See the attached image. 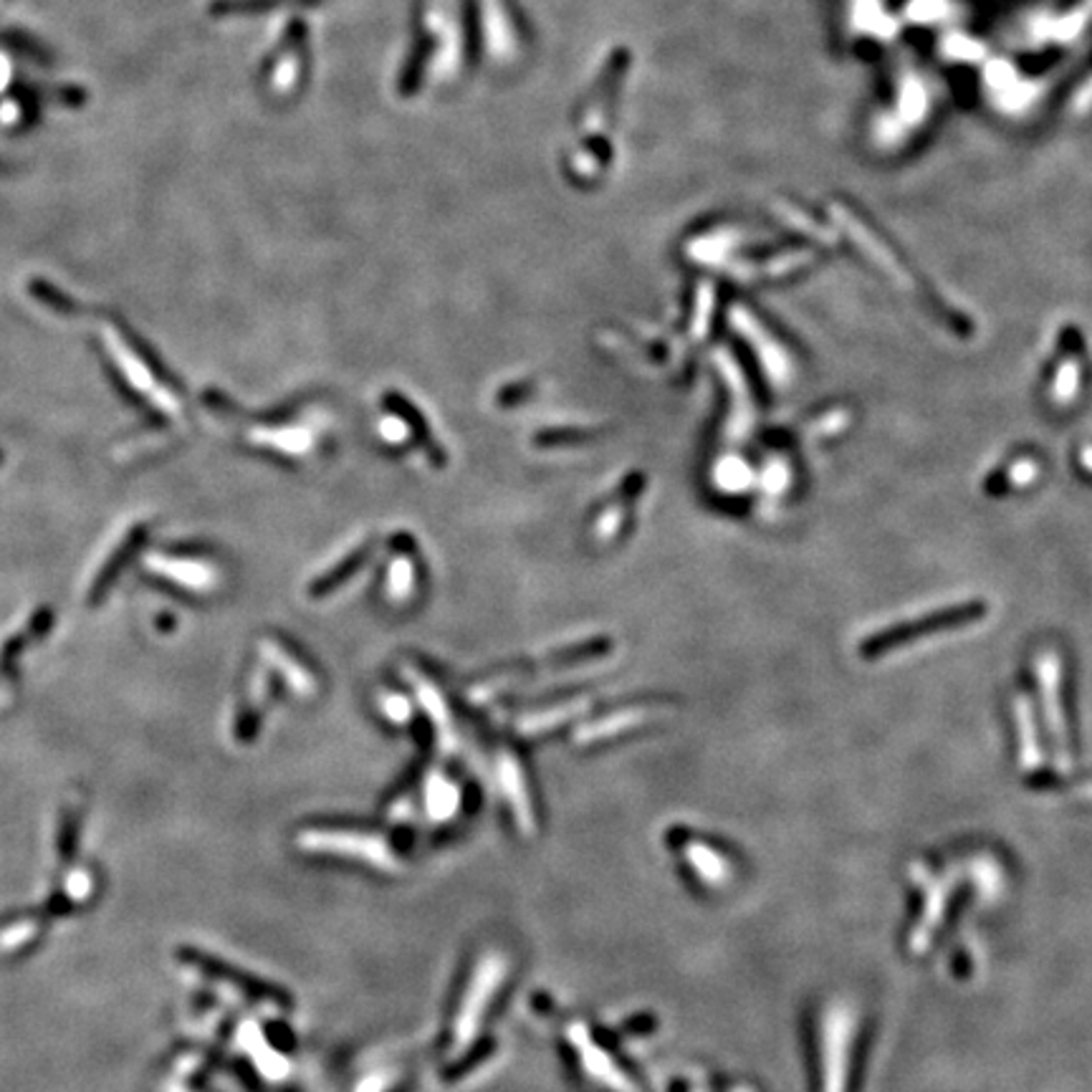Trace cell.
Returning <instances> with one entry per match:
<instances>
[{"instance_id": "cell-1", "label": "cell", "mask_w": 1092, "mask_h": 1092, "mask_svg": "<svg viewBox=\"0 0 1092 1092\" xmlns=\"http://www.w3.org/2000/svg\"><path fill=\"white\" fill-rule=\"evenodd\" d=\"M506 958L499 956V953H488V956H483L479 966H475L471 984H468L466 996H463L458 1015H455L453 1022V1042H450L453 1055H461V1052L471 1047V1042L481 1029L488 1004H491L501 982L506 978Z\"/></svg>"}, {"instance_id": "cell-2", "label": "cell", "mask_w": 1092, "mask_h": 1092, "mask_svg": "<svg viewBox=\"0 0 1092 1092\" xmlns=\"http://www.w3.org/2000/svg\"><path fill=\"white\" fill-rule=\"evenodd\" d=\"M296 845L304 852H316V855H336L349 857L357 863L372 865L377 870H397V857L385 839L377 835H364V832L349 830H307L301 832Z\"/></svg>"}, {"instance_id": "cell-3", "label": "cell", "mask_w": 1092, "mask_h": 1092, "mask_svg": "<svg viewBox=\"0 0 1092 1092\" xmlns=\"http://www.w3.org/2000/svg\"><path fill=\"white\" fill-rule=\"evenodd\" d=\"M567 1037L569 1042H572V1047L577 1050L582 1068L589 1072V1077H594V1080L614 1092H635L632 1082L627 1080L625 1072H622L618 1064H614L612 1057L594 1042L585 1024H572V1027L567 1029Z\"/></svg>"}, {"instance_id": "cell-4", "label": "cell", "mask_w": 1092, "mask_h": 1092, "mask_svg": "<svg viewBox=\"0 0 1092 1092\" xmlns=\"http://www.w3.org/2000/svg\"><path fill=\"white\" fill-rule=\"evenodd\" d=\"M496 772H499L501 792H504V799L508 802V807H512L516 825H519V830L524 832V835H532L536 819H534V807H532V799H528L526 779H524V772H521V764L512 757V753H501L499 769Z\"/></svg>"}, {"instance_id": "cell-5", "label": "cell", "mask_w": 1092, "mask_h": 1092, "mask_svg": "<svg viewBox=\"0 0 1092 1092\" xmlns=\"http://www.w3.org/2000/svg\"><path fill=\"white\" fill-rule=\"evenodd\" d=\"M405 675L415 688V696H418L420 708L428 713L430 724H433L435 731H438V741H440L443 751H453V746H455L453 718H450L448 704H446V698H443V693L438 691V686H435L430 678H422V675L410 671V668L405 671Z\"/></svg>"}, {"instance_id": "cell-6", "label": "cell", "mask_w": 1092, "mask_h": 1092, "mask_svg": "<svg viewBox=\"0 0 1092 1092\" xmlns=\"http://www.w3.org/2000/svg\"><path fill=\"white\" fill-rule=\"evenodd\" d=\"M261 658L266 660V663L274 668L276 673L281 675L283 683H287L291 691L296 693L299 698H311L316 693V680L314 675H311L307 668H304L299 660L294 658V655L283 651V647L279 643H274V640H263L261 643Z\"/></svg>"}, {"instance_id": "cell-7", "label": "cell", "mask_w": 1092, "mask_h": 1092, "mask_svg": "<svg viewBox=\"0 0 1092 1092\" xmlns=\"http://www.w3.org/2000/svg\"><path fill=\"white\" fill-rule=\"evenodd\" d=\"M250 443L283 455H309L314 450V433L307 426H279L250 430Z\"/></svg>"}, {"instance_id": "cell-8", "label": "cell", "mask_w": 1092, "mask_h": 1092, "mask_svg": "<svg viewBox=\"0 0 1092 1092\" xmlns=\"http://www.w3.org/2000/svg\"><path fill=\"white\" fill-rule=\"evenodd\" d=\"M587 706H589L587 698H572V700H561V704L552 706V708H544V711L526 713V716H521L519 721H516V733H519V736H539V733H547V731H552V728L567 724V721L577 718L579 713L587 711Z\"/></svg>"}, {"instance_id": "cell-9", "label": "cell", "mask_w": 1092, "mask_h": 1092, "mask_svg": "<svg viewBox=\"0 0 1092 1092\" xmlns=\"http://www.w3.org/2000/svg\"><path fill=\"white\" fill-rule=\"evenodd\" d=\"M463 794L458 784L443 774H430L426 782V814L433 822H450L461 810Z\"/></svg>"}, {"instance_id": "cell-10", "label": "cell", "mask_w": 1092, "mask_h": 1092, "mask_svg": "<svg viewBox=\"0 0 1092 1092\" xmlns=\"http://www.w3.org/2000/svg\"><path fill=\"white\" fill-rule=\"evenodd\" d=\"M647 716H651V713L635 711V708H630V711L610 713V716H602L597 721H592V724L582 726L579 731L574 733V741H577V744H594V741L618 736V733L630 731L632 726L643 724Z\"/></svg>"}, {"instance_id": "cell-11", "label": "cell", "mask_w": 1092, "mask_h": 1092, "mask_svg": "<svg viewBox=\"0 0 1092 1092\" xmlns=\"http://www.w3.org/2000/svg\"><path fill=\"white\" fill-rule=\"evenodd\" d=\"M241 1039L246 1042V1047L250 1055L256 1057L258 1068L263 1070V1075L271 1077V1080H281V1077H287V1070L289 1064L283 1057L276 1055L274 1050L268 1047L266 1039L261 1042V1035H258V1029L254 1027V1024H246V1027H241Z\"/></svg>"}, {"instance_id": "cell-12", "label": "cell", "mask_w": 1092, "mask_h": 1092, "mask_svg": "<svg viewBox=\"0 0 1092 1092\" xmlns=\"http://www.w3.org/2000/svg\"><path fill=\"white\" fill-rule=\"evenodd\" d=\"M415 592V565L408 554H397V557L389 561L387 569V582H385V594L389 602L395 605H402L413 597Z\"/></svg>"}, {"instance_id": "cell-13", "label": "cell", "mask_w": 1092, "mask_h": 1092, "mask_svg": "<svg viewBox=\"0 0 1092 1092\" xmlns=\"http://www.w3.org/2000/svg\"><path fill=\"white\" fill-rule=\"evenodd\" d=\"M380 711L393 724H408L410 716H413V704L402 693H385L380 698Z\"/></svg>"}, {"instance_id": "cell-14", "label": "cell", "mask_w": 1092, "mask_h": 1092, "mask_svg": "<svg viewBox=\"0 0 1092 1092\" xmlns=\"http://www.w3.org/2000/svg\"><path fill=\"white\" fill-rule=\"evenodd\" d=\"M622 519H625V512H622L620 504L607 506L605 512L600 514L597 526H594V534H597L600 541H610L614 534L622 528Z\"/></svg>"}, {"instance_id": "cell-15", "label": "cell", "mask_w": 1092, "mask_h": 1092, "mask_svg": "<svg viewBox=\"0 0 1092 1092\" xmlns=\"http://www.w3.org/2000/svg\"><path fill=\"white\" fill-rule=\"evenodd\" d=\"M397 1080H400V1072L397 1070H380V1072H372V1075L362 1077L360 1085L354 1088V1092H389L395 1088Z\"/></svg>"}, {"instance_id": "cell-16", "label": "cell", "mask_w": 1092, "mask_h": 1092, "mask_svg": "<svg viewBox=\"0 0 1092 1092\" xmlns=\"http://www.w3.org/2000/svg\"><path fill=\"white\" fill-rule=\"evenodd\" d=\"M380 435L385 438L387 443H393V446H397V443H405L410 438V422L405 418H400V415H387V418L380 420Z\"/></svg>"}]
</instances>
